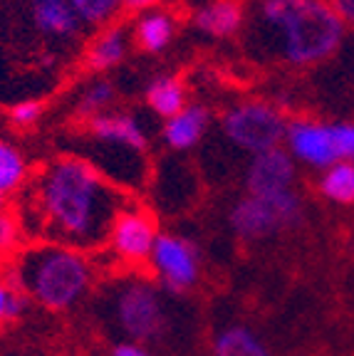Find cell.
<instances>
[{"label": "cell", "mask_w": 354, "mask_h": 356, "mask_svg": "<svg viewBox=\"0 0 354 356\" xmlns=\"http://www.w3.org/2000/svg\"><path fill=\"white\" fill-rule=\"evenodd\" d=\"M35 233L72 250H92L109 240L114 218L127 203L82 159H57L33 186Z\"/></svg>", "instance_id": "6da1fadb"}, {"label": "cell", "mask_w": 354, "mask_h": 356, "mask_svg": "<svg viewBox=\"0 0 354 356\" xmlns=\"http://www.w3.org/2000/svg\"><path fill=\"white\" fill-rule=\"evenodd\" d=\"M13 287L47 309H70L92 284V265L79 250L40 245L17 257Z\"/></svg>", "instance_id": "7a4b0ae2"}, {"label": "cell", "mask_w": 354, "mask_h": 356, "mask_svg": "<svg viewBox=\"0 0 354 356\" xmlns=\"http://www.w3.org/2000/svg\"><path fill=\"white\" fill-rule=\"evenodd\" d=\"M277 28L285 33L282 55L293 65L325 60L344 38V20L327 0H298Z\"/></svg>", "instance_id": "3957f363"}, {"label": "cell", "mask_w": 354, "mask_h": 356, "mask_svg": "<svg viewBox=\"0 0 354 356\" xmlns=\"http://www.w3.org/2000/svg\"><path fill=\"white\" fill-rule=\"evenodd\" d=\"M114 322L134 344H156L169 332V312L154 284L129 280L114 295Z\"/></svg>", "instance_id": "277c9868"}, {"label": "cell", "mask_w": 354, "mask_h": 356, "mask_svg": "<svg viewBox=\"0 0 354 356\" xmlns=\"http://www.w3.org/2000/svg\"><path fill=\"white\" fill-rule=\"evenodd\" d=\"M300 218H302V203L293 191H288V193L270 195V198L248 195V198L238 200L231 208L228 222L238 238L266 240L275 230L298 225Z\"/></svg>", "instance_id": "5b68a950"}, {"label": "cell", "mask_w": 354, "mask_h": 356, "mask_svg": "<svg viewBox=\"0 0 354 356\" xmlns=\"http://www.w3.org/2000/svg\"><path fill=\"white\" fill-rule=\"evenodd\" d=\"M223 131L238 149L258 156L263 151L277 149L288 127L272 106L263 102H245L223 117Z\"/></svg>", "instance_id": "8992f818"}, {"label": "cell", "mask_w": 354, "mask_h": 356, "mask_svg": "<svg viewBox=\"0 0 354 356\" xmlns=\"http://www.w3.org/2000/svg\"><path fill=\"white\" fill-rule=\"evenodd\" d=\"M149 262L161 287L174 295L191 289L199 280V252L188 240L176 235H156Z\"/></svg>", "instance_id": "52a82bcc"}, {"label": "cell", "mask_w": 354, "mask_h": 356, "mask_svg": "<svg viewBox=\"0 0 354 356\" xmlns=\"http://www.w3.org/2000/svg\"><path fill=\"white\" fill-rule=\"evenodd\" d=\"M109 243L114 252L122 260L144 262L149 260L156 243V222L154 216L144 208L127 203L114 218V225L109 230Z\"/></svg>", "instance_id": "ba28073f"}, {"label": "cell", "mask_w": 354, "mask_h": 356, "mask_svg": "<svg viewBox=\"0 0 354 356\" xmlns=\"http://www.w3.org/2000/svg\"><path fill=\"white\" fill-rule=\"evenodd\" d=\"M295 181V163L288 151L280 146L253 156V161L245 173L248 193L255 198H270V195L288 193Z\"/></svg>", "instance_id": "9c48e42d"}, {"label": "cell", "mask_w": 354, "mask_h": 356, "mask_svg": "<svg viewBox=\"0 0 354 356\" xmlns=\"http://www.w3.org/2000/svg\"><path fill=\"white\" fill-rule=\"evenodd\" d=\"M285 139H288L293 156L315 168H330L342 161L332 127L315 122H293L285 131Z\"/></svg>", "instance_id": "30bf717a"}, {"label": "cell", "mask_w": 354, "mask_h": 356, "mask_svg": "<svg viewBox=\"0 0 354 356\" xmlns=\"http://www.w3.org/2000/svg\"><path fill=\"white\" fill-rule=\"evenodd\" d=\"M87 131L92 134L94 139L105 141V144L124 146V149L132 151H144L146 149V136L144 131L139 129V124L132 117H124V114H97V117L87 119Z\"/></svg>", "instance_id": "8fae6325"}, {"label": "cell", "mask_w": 354, "mask_h": 356, "mask_svg": "<svg viewBox=\"0 0 354 356\" xmlns=\"http://www.w3.org/2000/svg\"><path fill=\"white\" fill-rule=\"evenodd\" d=\"M33 20L43 33L60 38H70L82 25L72 0H33Z\"/></svg>", "instance_id": "7c38bea8"}, {"label": "cell", "mask_w": 354, "mask_h": 356, "mask_svg": "<svg viewBox=\"0 0 354 356\" xmlns=\"http://www.w3.org/2000/svg\"><path fill=\"white\" fill-rule=\"evenodd\" d=\"M206 127H208V111L203 106H186L181 114L169 119L167 129H164V139L176 151L191 149L203 136Z\"/></svg>", "instance_id": "4fadbf2b"}, {"label": "cell", "mask_w": 354, "mask_h": 356, "mask_svg": "<svg viewBox=\"0 0 354 356\" xmlns=\"http://www.w3.org/2000/svg\"><path fill=\"white\" fill-rule=\"evenodd\" d=\"M240 20H243V10H240L238 0H213L206 8H201L196 15V25L203 33L213 35V38H228L238 30Z\"/></svg>", "instance_id": "5bb4252c"}, {"label": "cell", "mask_w": 354, "mask_h": 356, "mask_svg": "<svg viewBox=\"0 0 354 356\" xmlns=\"http://www.w3.org/2000/svg\"><path fill=\"white\" fill-rule=\"evenodd\" d=\"M213 356H270V351L258 334H253L248 327L233 324L216 334Z\"/></svg>", "instance_id": "9a60e30c"}, {"label": "cell", "mask_w": 354, "mask_h": 356, "mask_svg": "<svg viewBox=\"0 0 354 356\" xmlns=\"http://www.w3.org/2000/svg\"><path fill=\"white\" fill-rule=\"evenodd\" d=\"M174 38V22L167 13H149L139 20L137 30H134V40L137 47L144 52H159L164 50Z\"/></svg>", "instance_id": "2e32d148"}, {"label": "cell", "mask_w": 354, "mask_h": 356, "mask_svg": "<svg viewBox=\"0 0 354 356\" xmlns=\"http://www.w3.org/2000/svg\"><path fill=\"white\" fill-rule=\"evenodd\" d=\"M122 57H124V33L119 28H111L92 42V47L84 55V65L92 72H105V70L114 67Z\"/></svg>", "instance_id": "e0dca14e"}, {"label": "cell", "mask_w": 354, "mask_h": 356, "mask_svg": "<svg viewBox=\"0 0 354 356\" xmlns=\"http://www.w3.org/2000/svg\"><path fill=\"white\" fill-rule=\"evenodd\" d=\"M146 102L159 117L174 119L176 114L183 111V102H186V92H183L181 82L174 77H161L146 89Z\"/></svg>", "instance_id": "ac0fdd59"}, {"label": "cell", "mask_w": 354, "mask_h": 356, "mask_svg": "<svg viewBox=\"0 0 354 356\" xmlns=\"http://www.w3.org/2000/svg\"><path fill=\"white\" fill-rule=\"evenodd\" d=\"M320 191L325 198L349 206L354 203V163L337 161L334 166L327 168V173L320 181Z\"/></svg>", "instance_id": "d6986e66"}, {"label": "cell", "mask_w": 354, "mask_h": 356, "mask_svg": "<svg viewBox=\"0 0 354 356\" xmlns=\"http://www.w3.org/2000/svg\"><path fill=\"white\" fill-rule=\"evenodd\" d=\"M25 173H28V168H25L22 154L15 146L0 139V193L8 195L20 188V184L25 181Z\"/></svg>", "instance_id": "ffe728a7"}, {"label": "cell", "mask_w": 354, "mask_h": 356, "mask_svg": "<svg viewBox=\"0 0 354 356\" xmlns=\"http://www.w3.org/2000/svg\"><path fill=\"white\" fill-rule=\"evenodd\" d=\"M111 97H114V87H111L109 82H97L94 87H89L87 92H84L82 102H79V106H77V114L82 119L97 117V114L111 102Z\"/></svg>", "instance_id": "44dd1931"}, {"label": "cell", "mask_w": 354, "mask_h": 356, "mask_svg": "<svg viewBox=\"0 0 354 356\" xmlns=\"http://www.w3.org/2000/svg\"><path fill=\"white\" fill-rule=\"evenodd\" d=\"M72 6L79 13L82 22H105L122 6V0H72Z\"/></svg>", "instance_id": "7402d4cb"}, {"label": "cell", "mask_w": 354, "mask_h": 356, "mask_svg": "<svg viewBox=\"0 0 354 356\" xmlns=\"http://www.w3.org/2000/svg\"><path fill=\"white\" fill-rule=\"evenodd\" d=\"M25 307H28V297L22 295L20 289L0 282V324L8 319H17L25 312Z\"/></svg>", "instance_id": "603a6c76"}, {"label": "cell", "mask_w": 354, "mask_h": 356, "mask_svg": "<svg viewBox=\"0 0 354 356\" xmlns=\"http://www.w3.org/2000/svg\"><path fill=\"white\" fill-rule=\"evenodd\" d=\"M20 235V218L10 211H0V252L10 250Z\"/></svg>", "instance_id": "cb8c5ba5"}, {"label": "cell", "mask_w": 354, "mask_h": 356, "mask_svg": "<svg viewBox=\"0 0 354 356\" xmlns=\"http://www.w3.org/2000/svg\"><path fill=\"white\" fill-rule=\"evenodd\" d=\"M43 114V104L40 102H20L10 109V122L13 127H33Z\"/></svg>", "instance_id": "d4e9b609"}, {"label": "cell", "mask_w": 354, "mask_h": 356, "mask_svg": "<svg viewBox=\"0 0 354 356\" xmlns=\"http://www.w3.org/2000/svg\"><path fill=\"white\" fill-rule=\"evenodd\" d=\"M334 139H337L339 159H349L354 163V124H332Z\"/></svg>", "instance_id": "484cf974"}, {"label": "cell", "mask_w": 354, "mask_h": 356, "mask_svg": "<svg viewBox=\"0 0 354 356\" xmlns=\"http://www.w3.org/2000/svg\"><path fill=\"white\" fill-rule=\"evenodd\" d=\"M111 356H151V354L141 344H134V341H122V344L114 346Z\"/></svg>", "instance_id": "4316f807"}, {"label": "cell", "mask_w": 354, "mask_h": 356, "mask_svg": "<svg viewBox=\"0 0 354 356\" xmlns=\"http://www.w3.org/2000/svg\"><path fill=\"white\" fill-rule=\"evenodd\" d=\"M334 10L339 13L344 22H352L354 25V0H334Z\"/></svg>", "instance_id": "83f0119b"}, {"label": "cell", "mask_w": 354, "mask_h": 356, "mask_svg": "<svg viewBox=\"0 0 354 356\" xmlns=\"http://www.w3.org/2000/svg\"><path fill=\"white\" fill-rule=\"evenodd\" d=\"M156 3H159V0H122V8L134 13V10H146V8L156 6Z\"/></svg>", "instance_id": "f1b7e54d"}, {"label": "cell", "mask_w": 354, "mask_h": 356, "mask_svg": "<svg viewBox=\"0 0 354 356\" xmlns=\"http://www.w3.org/2000/svg\"><path fill=\"white\" fill-rule=\"evenodd\" d=\"M3 206H6V195L0 193V211H3Z\"/></svg>", "instance_id": "f546056e"}]
</instances>
